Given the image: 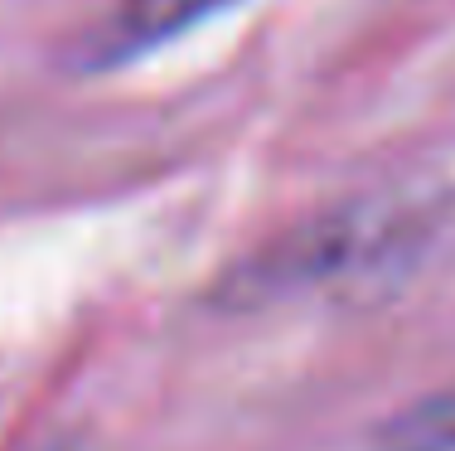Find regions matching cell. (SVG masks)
Listing matches in <instances>:
<instances>
[{
  "label": "cell",
  "instance_id": "obj_1",
  "mask_svg": "<svg viewBox=\"0 0 455 451\" xmlns=\"http://www.w3.org/2000/svg\"><path fill=\"white\" fill-rule=\"evenodd\" d=\"M363 223L359 213H315V219L296 223V229L276 233L272 243H262L257 253H247L243 262L219 282V306L247 310V306H272L286 301L291 292L320 286L330 277L349 272L363 253Z\"/></svg>",
  "mask_w": 455,
  "mask_h": 451
},
{
  "label": "cell",
  "instance_id": "obj_3",
  "mask_svg": "<svg viewBox=\"0 0 455 451\" xmlns=\"http://www.w3.org/2000/svg\"><path fill=\"white\" fill-rule=\"evenodd\" d=\"M378 451H455V383L403 403L373 437Z\"/></svg>",
  "mask_w": 455,
  "mask_h": 451
},
{
  "label": "cell",
  "instance_id": "obj_2",
  "mask_svg": "<svg viewBox=\"0 0 455 451\" xmlns=\"http://www.w3.org/2000/svg\"><path fill=\"white\" fill-rule=\"evenodd\" d=\"M237 0H122L107 20H97L88 35L73 44V63L83 73L122 68L140 53L170 44L184 29L213 20L219 10H233Z\"/></svg>",
  "mask_w": 455,
  "mask_h": 451
}]
</instances>
